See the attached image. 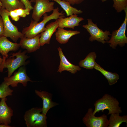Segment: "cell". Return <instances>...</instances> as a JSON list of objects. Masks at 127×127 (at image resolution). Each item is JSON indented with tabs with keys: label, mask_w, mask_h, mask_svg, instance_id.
<instances>
[{
	"label": "cell",
	"mask_w": 127,
	"mask_h": 127,
	"mask_svg": "<svg viewBox=\"0 0 127 127\" xmlns=\"http://www.w3.org/2000/svg\"><path fill=\"white\" fill-rule=\"evenodd\" d=\"M24 4L25 9H28L31 10L33 9V7L32 3L29 0H20Z\"/></svg>",
	"instance_id": "cell-28"
},
{
	"label": "cell",
	"mask_w": 127,
	"mask_h": 127,
	"mask_svg": "<svg viewBox=\"0 0 127 127\" xmlns=\"http://www.w3.org/2000/svg\"><path fill=\"white\" fill-rule=\"evenodd\" d=\"M3 61V58H2L0 56V66L2 63Z\"/></svg>",
	"instance_id": "cell-32"
},
{
	"label": "cell",
	"mask_w": 127,
	"mask_h": 127,
	"mask_svg": "<svg viewBox=\"0 0 127 127\" xmlns=\"http://www.w3.org/2000/svg\"><path fill=\"white\" fill-rule=\"evenodd\" d=\"M42 111V108L34 107L26 111L24 118L27 127H32Z\"/></svg>",
	"instance_id": "cell-18"
},
{
	"label": "cell",
	"mask_w": 127,
	"mask_h": 127,
	"mask_svg": "<svg viewBox=\"0 0 127 127\" xmlns=\"http://www.w3.org/2000/svg\"><path fill=\"white\" fill-rule=\"evenodd\" d=\"M6 98L1 99L0 102V123L9 125L11 123V118L13 115V111L7 104Z\"/></svg>",
	"instance_id": "cell-13"
},
{
	"label": "cell",
	"mask_w": 127,
	"mask_h": 127,
	"mask_svg": "<svg viewBox=\"0 0 127 127\" xmlns=\"http://www.w3.org/2000/svg\"><path fill=\"white\" fill-rule=\"evenodd\" d=\"M9 11L3 7L0 9V15L3 22L4 36L10 38L15 42L16 43L19 39L24 36L11 21L9 17Z\"/></svg>",
	"instance_id": "cell-4"
},
{
	"label": "cell",
	"mask_w": 127,
	"mask_h": 127,
	"mask_svg": "<svg viewBox=\"0 0 127 127\" xmlns=\"http://www.w3.org/2000/svg\"><path fill=\"white\" fill-rule=\"evenodd\" d=\"M27 52L26 50L21 52V50H20L17 52L11 54V56L6 59L0 66V71L2 72L4 68H7L8 77L11 76L18 68L28 64V62L26 61V60L29 56L26 55Z\"/></svg>",
	"instance_id": "cell-2"
},
{
	"label": "cell",
	"mask_w": 127,
	"mask_h": 127,
	"mask_svg": "<svg viewBox=\"0 0 127 127\" xmlns=\"http://www.w3.org/2000/svg\"></svg>",
	"instance_id": "cell-37"
},
{
	"label": "cell",
	"mask_w": 127,
	"mask_h": 127,
	"mask_svg": "<svg viewBox=\"0 0 127 127\" xmlns=\"http://www.w3.org/2000/svg\"><path fill=\"white\" fill-rule=\"evenodd\" d=\"M113 7L117 12L119 13L127 8V0H113Z\"/></svg>",
	"instance_id": "cell-27"
},
{
	"label": "cell",
	"mask_w": 127,
	"mask_h": 127,
	"mask_svg": "<svg viewBox=\"0 0 127 127\" xmlns=\"http://www.w3.org/2000/svg\"><path fill=\"white\" fill-rule=\"evenodd\" d=\"M4 29L2 19L0 16V37L4 36Z\"/></svg>",
	"instance_id": "cell-29"
},
{
	"label": "cell",
	"mask_w": 127,
	"mask_h": 127,
	"mask_svg": "<svg viewBox=\"0 0 127 127\" xmlns=\"http://www.w3.org/2000/svg\"><path fill=\"white\" fill-rule=\"evenodd\" d=\"M69 2L71 5L79 4L82 2L84 0H64Z\"/></svg>",
	"instance_id": "cell-30"
},
{
	"label": "cell",
	"mask_w": 127,
	"mask_h": 127,
	"mask_svg": "<svg viewBox=\"0 0 127 127\" xmlns=\"http://www.w3.org/2000/svg\"><path fill=\"white\" fill-rule=\"evenodd\" d=\"M20 47L19 43L11 42L5 36L0 37V53L3 56V62L8 58V54L9 52L16 51Z\"/></svg>",
	"instance_id": "cell-10"
},
{
	"label": "cell",
	"mask_w": 127,
	"mask_h": 127,
	"mask_svg": "<svg viewBox=\"0 0 127 127\" xmlns=\"http://www.w3.org/2000/svg\"><path fill=\"white\" fill-rule=\"evenodd\" d=\"M91 108L88 109L87 112L83 118V123L87 127H107L109 121L107 115L105 114L96 117L93 114Z\"/></svg>",
	"instance_id": "cell-7"
},
{
	"label": "cell",
	"mask_w": 127,
	"mask_h": 127,
	"mask_svg": "<svg viewBox=\"0 0 127 127\" xmlns=\"http://www.w3.org/2000/svg\"><path fill=\"white\" fill-rule=\"evenodd\" d=\"M40 35L39 34L33 38L28 39L24 36L20 38V46L26 49L27 52L30 53L39 49L40 46Z\"/></svg>",
	"instance_id": "cell-11"
},
{
	"label": "cell",
	"mask_w": 127,
	"mask_h": 127,
	"mask_svg": "<svg viewBox=\"0 0 127 127\" xmlns=\"http://www.w3.org/2000/svg\"><path fill=\"white\" fill-rule=\"evenodd\" d=\"M11 126L9 125H6L1 123H0V127H11Z\"/></svg>",
	"instance_id": "cell-31"
},
{
	"label": "cell",
	"mask_w": 127,
	"mask_h": 127,
	"mask_svg": "<svg viewBox=\"0 0 127 127\" xmlns=\"http://www.w3.org/2000/svg\"><path fill=\"white\" fill-rule=\"evenodd\" d=\"M50 0L55 1L58 3L65 11L67 16H69L73 14H79L83 12L81 10L72 7L69 2L64 0Z\"/></svg>",
	"instance_id": "cell-21"
},
{
	"label": "cell",
	"mask_w": 127,
	"mask_h": 127,
	"mask_svg": "<svg viewBox=\"0 0 127 127\" xmlns=\"http://www.w3.org/2000/svg\"><path fill=\"white\" fill-rule=\"evenodd\" d=\"M96 57L97 55L95 52H90L84 59L80 61L79 66L87 69H93L96 63L95 60Z\"/></svg>",
	"instance_id": "cell-20"
},
{
	"label": "cell",
	"mask_w": 127,
	"mask_h": 127,
	"mask_svg": "<svg viewBox=\"0 0 127 127\" xmlns=\"http://www.w3.org/2000/svg\"><path fill=\"white\" fill-rule=\"evenodd\" d=\"M94 68L100 72L104 76L110 85L117 83L119 79V75L117 73H112L105 70L96 63Z\"/></svg>",
	"instance_id": "cell-19"
},
{
	"label": "cell",
	"mask_w": 127,
	"mask_h": 127,
	"mask_svg": "<svg viewBox=\"0 0 127 127\" xmlns=\"http://www.w3.org/2000/svg\"><path fill=\"white\" fill-rule=\"evenodd\" d=\"M36 0H30V1L31 2H34Z\"/></svg>",
	"instance_id": "cell-33"
},
{
	"label": "cell",
	"mask_w": 127,
	"mask_h": 127,
	"mask_svg": "<svg viewBox=\"0 0 127 127\" xmlns=\"http://www.w3.org/2000/svg\"><path fill=\"white\" fill-rule=\"evenodd\" d=\"M4 81L7 85L13 87H17L19 83L26 87L28 82H33L27 75L26 68L24 66L20 67L18 71L15 72L12 76L5 77Z\"/></svg>",
	"instance_id": "cell-9"
},
{
	"label": "cell",
	"mask_w": 127,
	"mask_h": 127,
	"mask_svg": "<svg viewBox=\"0 0 127 127\" xmlns=\"http://www.w3.org/2000/svg\"><path fill=\"white\" fill-rule=\"evenodd\" d=\"M50 0H36L33 7L32 17L33 20L38 22L44 14L54 9L55 3Z\"/></svg>",
	"instance_id": "cell-8"
},
{
	"label": "cell",
	"mask_w": 127,
	"mask_h": 127,
	"mask_svg": "<svg viewBox=\"0 0 127 127\" xmlns=\"http://www.w3.org/2000/svg\"><path fill=\"white\" fill-rule=\"evenodd\" d=\"M57 49L60 59L58 72L61 73L63 71H66L72 74H74L77 71L81 70V68L79 66L71 64L67 60L63 53L61 48L59 47Z\"/></svg>",
	"instance_id": "cell-12"
},
{
	"label": "cell",
	"mask_w": 127,
	"mask_h": 127,
	"mask_svg": "<svg viewBox=\"0 0 127 127\" xmlns=\"http://www.w3.org/2000/svg\"><path fill=\"white\" fill-rule=\"evenodd\" d=\"M30 10L28 9L20 8L9 12V16L12 20L16 21H18L20 17H25L30 13Z\"/></svg>",
	"instance_id": "cell-24"
},
{
	"label": "cell",
	"mask_w": 127,
	"mask_h": 127,
	"mask_svg": "<svg viewBox=\"0 0 127 127\" xmlns=\"http://www.w3.org/2000/svg\"><path fill=\"white\" fill-rule=\"evenodd\" d=\"M119 104V103L116 98L108 94H105L102 98L97 100L95 103V109L93 114L95 115L97 112L100 111L103 112L106 109L108 111L107 115L121 113L122 111Z\"/></svg>",
	"instance_id": "cell-3"
},
{
	"label": "cell",
	"mask_w": 127,
	"mask_h": 127,
	"mask_svg": "<svg viewBox=\"0 0 127 127\" xmlns=\"http://www.w3.org/2000/svg\"><path fill=\"white\" fill-rule=\"evenodd\" d=\"M88 23L82 26L89 33L90 36L89 40L92 42L96 40L103 44L106 43L110 39L108 36L111 34L109 31H103L97 26V24H95L91 19H87Z\"/></svg>",
	"instance_id": "cell-5"
},
{
	"label": "cell",
	"mask_w": 127,
	"mask_h": 127,
	"mask_svg": "<svg viewBox=\"0 0 127 127\" xmlns=\"http://www.w3.org/2000/svg\"><path fill=\"white\" fill-rule=\"evenodd\" d=\"M2 7L10 12L20 8H25L23 3L20 0H0Z\"/></svg>",
	"instance_id": "cell-22"
},
{
	"label": "cell",
	"mask_w": 127,
	"mask_h": 127,
	"mask_svg": "<svg viewBox=\"0 0 127 127\" xmlns=\"http://www.w3.org/2000/svg\"><path fill=\"white\" fill-rule=\"evenodd\" d=\"M47 117L42 113H40L32 127H47Z\"/></svg>",
	"instance_id": "cell-26"
},
{
	"label": "cell",
	"mask_w": 127,
	"mask_h": 127,
	"mask_svg": "<svg viewBox=\"0 0 127 127\" xmlns=\"http://www.w3.org/2000/svg\"><path fill=\"white\" fill-rule=\"evenodd\" d=\"M58 27L57 20L48 24L44 31L40 34V42L41 46L46 44H49L52 36Z\"/></svg>",
	"instance_id": "cell-16"
},
{
	"label": "cell",
	"mask_w": 127,
	"mask_h": 127,
	"mask_svg": "<svg viewBox=\"0 0 127 127\" xmlns=\"http://www.w3.org/2000/svg\"><path fill=\"white\" fill-rule=\"evenodd\" d=\"M124 11L125 17L123 22L118 29L112 31L111 38L106 41L113 49H115L118 45L123 47L127 43V37L125 34L127 24V8Z\"/></svg>",
	"instance_id": "cell-6"
},
{
	"label": "cell",
	"mask_w": 127,
	"mask_h": 127,
	"mask_svg": "<svg viewBox=\"0 0 127 127\" xmlns=\"http://www.w3.org/2000/svg\"><path fill=\"white\" fill-rule=\"evenodd\" d=\"M84 19L82 17H78L77 14H73L67 17H61L57 19L58 27L71 28L80 25L79 23L83 20Z\"/></svg>",
	"instance_id": "cell-15"
},
{
	"label": "cell",
	"mask_w": 127,
	"mask_h": 127,
	"mask_svg": "<svg viewBox=\"0 0 127 127\" xmlns=\"http://www.w3.org/2000/svg\"><path fill=\"white\" fill-rule=\"evenodd\" d=\"M36 94L41 98L43 100V106L42 113L45 115L51 108L58 105V104L52 100V95L45 91H40L35 90Z\"/></svg>",
	"instance_id": "cell-14"
},
{
	"label": "cell",
	"mask_w": 127,
	"mask_h": 127,
	"mask_svg": "<svg viewBox=\"0 0 127 127\" xmlns=\"http://www.w3.org/2000/svg\"><path fill=\"white\" fill-rule=\"evenodd\" d=\"M1 7L0 6V9H1Z\"/></svg>",
	"instance_id": "cell-36"
},
{
	"label": "cell",
	"mask_w": 127,
	"mask_h": 127,
	"mask_svg": "<svg viewBox=\"0 0 127 127\" xmlns=\"http://www.w3.org/2000/svg\"><path fill=\"white\" fill-rule=\"evenodd\" d=\"M119 113L111 114L109 120V124L107 127H119L123 122L127 124V115H119Z\"/></svg>",
	"instance_id": "cell-23"
},
{
	"label": "cell",
	"mask_w": 127,
	"mask_h": 127,
	"mask_svg": "<svg viewBox=\"0 0 127 127\" xmlns=\"http://www.w3.org/2000/svg\"><path fill=\"white\" fill-rule=\"evenodd\" d=\"M107 0H101V1L102 2H103L106 1Z\"/></svg>",
	"instance_id": "cell-35"
},
{
	"label": "cell",
	"mask_w": 127,
	"mask_h": 127,
	"mask_svg": "<svg viewBox=\"0 0 127 127\" xmlns=\"http://www.w3.org/2000/svg\"><path fill=\"white\" fill-rule=\"evenodd\" d=\"M57 29L55 34L56 39L61 44L66 43L72 36L80 33V32L77 30H66L59 27Z\"/></svg>",
	"instance_id": "cell-17"
},
{
	"label": "cell",
	"mask_w": 127,
	"mask_h": 127,
	"mask_svg": "<svg viewBox=\"0 0 127 127\" xmlns=\"http://www.w3.org/2000/svg\"><path fill=\"white\" fill-rule=\"evenodd\" d=\"M59 8L57 7L54 9L51 15L48 16L46 13L44 14L43 15V20L39 23L33 20L28 26L23 29L22 33L25 37L30 39L42 33L45 30V25L48 22L53 19L56 20L60 18L65 17V13L62 11L59 12Z\"/></svg>",
	"instance_id": "cell-1"
},
{
	"label": "cell",
	"mask_w": 127,
	"mask_h": 127,
	"mask_svg": "<svg viewBox=\"0 0 127 127\" xmlns=\"http://www.w3.org/2000/svg\"><path fill=\"white\" fill-rule=\"evenodd\" d=\"M0 6L2 7V4L1 3V2L0 1Z\"/></svg>",
	"instance_id": "cell-34"
},
{
	"label": "cell",
	"mask_w": 127,
	"mask_h": 127,
	"mask_svg": "<svg viewBox=\"0 0 127 127\" xmlns=\"http://www.w3.org/2000/svg\"><path fill=\"white\" fill-rule=\"evenodd\" d=\"M13 91L4 81L0 85V99H3L7 96L12 95Z\"/></svg>",
	"instance_id": "cell-25"
}]
</instances>
